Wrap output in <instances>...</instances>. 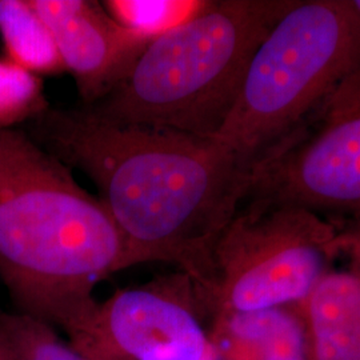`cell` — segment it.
<instances>
[{"label":"cell","mask_w":360,"mask_h":360,"mask_svg":"<svg viewBox=\"0 0 360 360\" xmlns=\"http://www.w3.org/2000/svg\"><path fill=\"white\" fill-rule=\"evenodd\" d=\"M22 129L94 183L123 242V270L167 263L206 283L223 230L243 205L252 167L217 136L119 123L51 108Z\"/></svg>","instance_id":"1"},{"label":"cell","mask_w":360,"mask_h":360,"mask_svg":"<svg viewBox=\"0 0 360 360\" xmlns=\"http://www.w3.org/2000/svg\"><path fill=\"white\" fill-rule=\"evenodd\" d=\"M123 242L98 196L22 129L0 131V281L18 312L65 334L123 270Z\"/></svg>","instance_id":"2"},{"label":"cell","mask_w":360,"mask_h":360,"mask_svg":"<svg viewBox=\"0 0 360 360\" xmlns=\"http://www.w3.org/2000/svg\"><path fill=\"white\" fill-rule=\"evenodd\" d=\"M295 1H207L155 38L115 90L84 107L112 122L217 136L257 47Z\"/></svg>","instance_id":"3"},{"label":"cell","mask_w":360,"mask_h":360,"mask_svg":"<svg viewBox=\"0 0 360 360\" xmlns=\"http://www.w3.org/2000/svg\"><path fill=\"white\" fill-rule=\"evenodd\" d=\"M359 65L352 0H296L257 47L217 138L252 167Z\"/></svg>","instance_id":"4"},{"label":"cell","mask_w":360,"mask_h":360,"mask_svg":"<svg viewBox=\"0 0 360 360\" xmlns=\"http://www.w3.org/2000/svg\"><path fill=\"white\" fill-rule=\"evenodd\" d=\"M247 202L220 233L198 287L210 322L227 312L303 304L331 257L335 221L291 202Z\"/></svg>","instance_id":"5"},{"label":"cell","mask_w":360,"mask_h":360,"mask_svg":"<svg viewBox=\"0 0 360 360\" xmlns=\"http://www.w3.org/2000/svg\"><path fill=\"white\" fill-rule=\"evenodd\" d=\"M269 198L360 217V65L321 104L309 134H291L251 169L245 200Z\"/></svg>","instance_id":"6"},{"label":"cell","mask_w":360,"mask_h":360,"mask_svg":"<svg viewBox=\"0 0 360 360\" xmlns=\"http://www.w3.org/2000/svg\"><path fill=\"white\" fill-rule=\"evenodd\" d=\"M67 336L89 360H218L203 297L180 271L116 291Z\"/></svg>","instance_id":"7"},{"label":"cell","mask_w":360,"mask_h":360,"mask_svg":"<svg viewBox=\"0 0 360 360\" xmlns=\"http://www.w3.org/2000/svg\"><path fill=\"white\" fill-rule=\"evenodd\" d=\"M30 3L49 27L83 105L96 103L115 90L153 41L122 26L99 1Z\"/></svg>","instance_id":"8"},{"label":"cell","mask_w":360,"mask_h":360,"mask_svg":"<svg viewBox=\"0 0 360 360\" xmlns=\"http://www.w3.org/2000/svg\"><path fill=\"white\" fill-rule=\"evenodd\" d=\"M302 307L315 360H360V217L338 224L331 257Z\"/></svg>","instance_id":"9"},{"label":"cell","mask_w":360,"mask_h":360,"mask_svg":"<svg viewBox=\"0 0 360 360\" xmlns=\"http://www.w3.org/2000/svg\"><path fill=\"white\" fill-rule=\"evenodd\" d=\"M210 339L218 360H315L302 304L220 314Z\"/></svg>","instance_id":"10"},{"label":"cell","mask_w":360,"mask_h":360,"mask_svg":"<svg viewBox=\"0 0 360 360\" xmlns=\"http://www.w3.org/2000/svg\"><path fill=\"white\" fill-rule=\"evenodd\" d=\"M0 38L4 58L35 75L65 72L62 56L30 0H0Z\"/></svg>","instance_id":"11"},{"label":"cell","mask_w":360,"mask_h":360,"mask_svg":"<svg viewBox=\"0 0 360 360\" xmlns=\"http://www.w3.org/2000/svg\"><path fill=\"white\" fill-rule=\"evenodd\" d=\"M0 342L8 360H89L63 343L52 326L20 312L0 309Z\"/></svg>","instance_id":"12"},{"label":"cell","mask_w":360,"mask_h":360,"mask_svg":"<svg viewBox=\"0 0 360 360\" xmlns=\"http://www.w3.org/2000/svg\"><path fill=\"white\" fill-rule=\"evenodd\" d=\"M206 3L193 0H108L102 4L122 26L154 40L190 20Z\"/></svg>","instance_id":"13"},{"label":"cell","mask_w":360,"mask_h":360,"mask_svg":"<svg viewBox=\"0 0 360 360\" xmlns=\"http://www.w3.org/2000/svg\"><path fill=\"white\" fill-rule=\"evenodd\" d=\"M49 107L40 77L0 58V131L25 126Z\"/></svg>","instance_id":"14"},{"label":"cell","mask_w":360,"mask_h":360,"mask_svg":"<svg viewBox=\"0 0 360 360\" xmlns=\"http://www.w3.org/2000/svg\"><path fill=\"white\" fill-rule=\"evenodd\" d=\"M0 360H8V356H7V354H6V349L3 347L1 342H0Z\"/></svg>","instance_id":"15"},{"label":"cell","mask_w":360,"mask_h":360,"mask_svg":"<svg viewBox=\"0 0 360 360\" xmlns=\"http://www.w3.org/2000/svg\"><path fill=\"white\" fill-rule=\"evenodd\" d=\"M352 4L356 8V11L360 13V0H352Z\"/></svg>","instance_id":"16"}]
</instances>
